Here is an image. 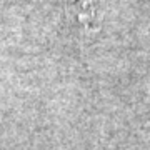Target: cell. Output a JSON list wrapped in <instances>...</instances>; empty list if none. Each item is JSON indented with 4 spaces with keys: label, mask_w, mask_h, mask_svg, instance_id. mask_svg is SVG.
Wrapping results in <instances>:
<instances>
[{
    "label": "cell",
    "mask_w": 150,
    "mask_h": 150,
    "mask_svg": "<svg viewBox=\"0 0 150 150\" xmlns=\"http://www.w3.org/2000/svg\"><path fill=\"white\" fill-rule=\"evenodd\" d=\"M65 23L80 35H90L97 27V0H60Z\"/></svg>",
    "instance_id": "1"
}]
</instances>
